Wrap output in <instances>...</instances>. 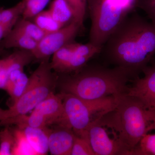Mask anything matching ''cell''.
I'll use <instances>...</instances> for the list:
<instances>
[{
  "instance_id": "obj_4",
  "label": "cell",
  "mask_w": 155,
  "mask_h": 155,
  "mask_svg": "<svg viewBox=\"0 0 155 155\" xmlns=\"http://www.w3.org/2000/svg\"><path fill=\"white\" fill-rule=\"evenodd\" d=\"M140 0H87L91 27L89 42L102 46L127 17L139 8Z\"/></svg>"
},
{
  "instance_id": "obj_24",
  "label": "cell",
  "mask_w": 155,
  "mask_h": 155,
  "mask_svg": "<svg viewBox=\"0 0 155 155\" xmlns=\"http://www.w3.org/2000/svg\"><path fill=\"white\" fill-rule=\"evenodd\" d=\"M71 155H95L88 140L75 135Z\"/></svg>"
},
{
  "instance_id": "obj_13",
  "label": "cell",
  "mask_w": 155,
  "mask_h": 155,
  "mask_svg": "<svg viewBox=\"0 0 155 155\" xmlns=\"http://www.w3.org/2000/svg\"><path fill=\"white\" fill-rule=\"evenodd\" d=\"M22 130L28 143L36 155H46L49 152L48 130L47 128L25 127L19 128Z\"/></svg>"
},
{
  "instance_id": "obj_19",
  "label": "cell",
  "mask_w": 155,
  "mask_h": 155,
  "mask_svg": "<svg viewBox=\"0 0 155 155\" xmlns=\"http://www.w3.org/2000/svg\"><path fill=\"white\" fill-rule=\"evenodd\" d=\"M15 143L14 132L6 127L0 131V155H12Z\"/></svg>"
},
{
  "instance_id": "obj_9",
  "label": "cell",
  "mask_w": 155,
  "mask_h": 155,
  "mask_svg": "<svg viewBox=\"0 0 155 155\" xmlns=\"http://www.w3.org/2000/svg\"><path fill=\"white\" fill-rule=\"evenodd\" d=\"M81 137L88 140L95 155H126L118 135L102 118L90 125Z\"/></svg>"
},
{
  "instance_id": "obj_3",
  "label": "cell",
  "mask_w": 155,
  "mask_h": 155,
  "mask_svg": "<svg viewBox=\"0 0 155 155\" xmlns=\"http://www.w3.org/2000/svg\"><path fill=\"white\" fill-rule=\"evenodd\" d=\"M102 119L118 135L126 155H133L143 136L154 130L155 109L126 93L119 97L115 109Z\"/></svg>"
},
{
  "instance_id": "obj_31",
  "label": "cell",
  "mask_w": 155,
  "mask_h": 155,
  "mask_svg": "<svg viewBox=\"0 0 155 155\" xmlns=\"http://www.w3.org/2000/svg\"><path fill=\"white\" fill-rule=\"evenodd\" d=\"M154 130H155V122L154 127Z\"/></svg>"
},
{
  "instance_id": "obj_22",
  "label": "cell",
  "mask_w": 155,
  "mask_h": 155,
  "mask_svg": "<svg viewBox=\"0 0 155 155\" xmlns=\"http://www.w3.org/2000/svg\"><path fill=\"white\" fill-rule=\"evenodd\" d=\"M133 155H155V134L143 136Z\"/></svg>"
},
{
  "instance_id": "obj_17",
  "label": "cell",
  "mask_w": 155,
  "mask_h": 155,
  "mask_svg": "<svg viewBox=\"0 0 155 155\" xmlns=\"http://www.w3.org/2000/svg\"><path fill=\"white\" fill-rule=\"evenodd\" d=\"M13 28L25 34L38 42L46 35L34 22L22 17H19Z\"/></svg>"
},
{
  "instance_id": "obj_30",
  "label": "cell",
  "mask_w": 155,
  "mask_h": 155,
  "mask_svg": "<svg viewBox=\"0 0 155 155\" xmlns=\"http://www.w3.org/2000/svg\"><path fill=\"white\" fill-rule=\"evenodd\" d=\"M5 50L3 49L0 50V55L5 54Z\"/></svg>"
},
{
  "instance_id": "obj_28",
  "label": "cell",
  "mask_w": 155,
  "mask_h": 155,
  "mask_svg": "<svg viewBox=\"0 0 155 155\" xmlns=\"http://www.w3.org/2000/svg\"><path fill=\"white\" fill-rule=\"evenodd\" d=\"M3 10V8L0 7V24L2 23V11Z\"/></svg>"
},
{
  "instance_id": "obj_25",
  "label": "cell",
  "mask_w": 155,
  "mask_h": 155,
  "mask_svg": "<svg viewBox=\"0 0 155 155\" xmlns=\"http://www.w3.org/2000/svg\"><path fill=\"white\" fill-rule=\"evenodd\" d=\"M139 8L144 11L150 20L155 24V0H141Z\"/></svg>"
},
{
  "instance_id": "obj_20",
  "label": "cell",
  "mask_w": 155,
  "mask_h": 155,
  "mask_svg": "<svg viewBox=\"0 0 155 155\" xmlns=\"http://www.w3.org/2000/svg\"><path fill=\"white\" fill-rule=\"evenodd\" d=\"M71 7L74 14V21L80 26L81 31L84 29V19L87 9V0H66Z\"/></svg>"
},
{
  "instance_id": "obj_27",
  "label": "cell",
  "mask_w": 155,
  "mask_h": 155,
  "mask_svg": "<svg viewBox=\"0 0 155 155\" xmlns=\"http://www.w3.org/2000/svg\"><path fill=\"white\" fill-rule=\"evenodd\" d=\"M8 115V110H3L0 107V122L7 119Z\"/></svg>"
},
{
  "instance_id": "obj_12",
  "label": "cell",
  "mask_w": 155,
  "mask_h": 155,
  "mask_svg": "<svg viewBox=\"0 0 155 155\" xmlns=\"http://www.w3.org/2000/svg\"><path fill=\"white\" fill-rule=\"evenodd\" d=\"M58 126L54 130H48L49 152L53 155H70L75 134L71 128Z\"/></svg>"
},
{
  "instance_id": "obj_29",
  "label": "cell",
  "mask_w": 155,
  "mask_h": 155,
  "mask_svg": "<svg viewBox=\"0 0 155 155\" xmlns=\"http://www.w3.org/2000/svg\"><path fill=\"white\" fill-rule=\"evenodd\" d=\"M4 62V59H0V69L1 67L2 66L3 63Z\"/></svg>"
},
{
  "instance_id": "obj_11",
  "label": "cell",
  "mask_w": 155,
  "mask_h": 155,
  "mask_svg": "<svg viewBox=\"0 0 155 155\" xmlns=\"http://www.w3.org/2000/svg\"><path fill=\"white\" fill-rule=\"evenodd\" d=\"M144 76L137 77L126 94L138 98L155 109V63L143 69Z\"/></svg>"
},
{
  "instance_id": "obj_10",
  "label": "cell",
  "mask_w": 155,
  "mask_h": 155,
  "mask_svg": "<svg viewBox=\"0 0 155 155\" xmlns=\"http://www.w3.org/2000/svg\"><path fill=\"white\" fill-rule=\"evenodd\" d=\"M82 31L77 22L73 21L58 30L47 34L38 42L36 48L31 52L34 58L42 60L50 58L61 48L74 41L79 32Z\"/></svg>"
},
{
  "instance_id": "obj_6",
  "label": "cell",
  "mask_w": 155,
  "mask_h": 155,
  "mask_svg": "<svg viewBox=\"0 0 155 155\" xmlns=\"http://www.w3.org/2000/svg\"><path fill=\"white\" fill-rule=\"evenodd\" d=\"M49 59L42 60L29 77L26 88L8 109V117L5 120L26 115L54 92L58 78L52 72Z\"/></svg>"
},
{
  "instance_id": "obj_15",
  "label": "cell",
  "mask_w": 155,
  "mask_h": 155,
  "mask_svg": "<svg viewBox=\"0 0 155 155\" xmlns=\"http://www.w3.org/2000/svg\"><path fill=\"white\" fill-rule=\"evenodd\" d=\"M48 10L54 19L63 26L74 21V12L66 0H53Z\"/></svg>"
},
{
  "instance_id": "obj_23",
  "label": "cell",
  "mask_w": 155,
  "mask_h": 155,
  "mask_svg": "<svg viewBox=\"0 0 155 155\" xmlns=\"http://www.w3.org/2000/svg\"><path fill=\"white\" fill-rule=\"evenodd\" d=\"M25 6V1L22 0L11 8L3 9L2 11V23H8L17 21L20 15H22Z\"/></svg>"
},
{
  "instance_id": "obj_14",
  "label": "cell",
  "mask_w": 155,
  "mask_h": 155,
  "mask_svg": "<svg viewBox=\"0 0 155 155\" xmlns=\"http://www.w3.org/2000/svg\"><path fill=\"white\" fill-rule=\"evenodd\" d=\"M38 42L25 34L13 28L9 34L1 41L2 48H18L32 52L36 48Z\"/></svg>"
},
{
  "instance_id": "obj_7",
  "label": "cell",
  "mask_w": 155,
  "mask_h": 155,
  "mask_svg": "<svg viewBox=\"0 0 155 155\" xmlns=\"http://www.w3.org/2000/svg\"><path fill=\"white\" fill-rule=\"evenodd\" d=\"M103 47L89 42L86 44L71 42L53 55L51 67L61 74L77 72L85 67L94 56L101 52Z\"/></svg>"
},
{
  "instance_id": "obj_1",
  "label": "cell",
  "mask_w": 155,
  "mask_h": 155,
  "mask_svg": "<svg viewBox=\"0 0 155 155\" xmlns=\"http://www.w3.org/2000/svg\"><path fill=\"white\" fill-rule=\"evenodd\" d=\"M102 51L117 66L137 75L155 54V23L134 12L111 35Z\"/></svg>"
},
{
  "instance_id": "obj_21",
  "label": "cell",
  "mask_w": 155,
  "mask_h": 155,
  "mask_svg": "<svg viewBox=\"0 0 155 155\" xmlns=\"http://www.w3.org/2000/svg\"><path fill=\"white\" fill-rule=\"evenodd\" d=\"M25 8L22 14V18L29 19L44 11L50 0H24Z\"/></svg>"
},
{
  "instance_id": "obj_18",
  "label": "cell",
  "mask_w": 155,
  "mask_h": 155,
  "mask_svg": "<svg viewBox=\"0 0 155 155\" xmlns=\"http://www.w3.org/2000/svg\"><path fill=\"white\" fill-rule=\"evenodd\" d=\"M28 78L23 72L15 81L6 87L5 90L10 95L14 103L22 95L28 84Z\"/></svg>"
},
{
  "instance_id": "obj_2",
  "label": "cell",
  "mask_w": 155,
  "mask_h": 155,
  "mask_svg": "<svg viewBox=\"0 0 155 155\" xmlns=\"http://www.w3.org/2000/svg\"><path fill=\"white\" fill-rule=\"evenodd\" d=\"M63 74L62 92L88 100L125 94L127 82L137 77L130 69L118 66L107 69L86 66L77 72Z\"/></svg>"
},
{
  "instance_id": "obj_8",
  "label": "cell",
  "mask_w": 155,
  "mask_h": 155,
  "mask_svg": "<svg viewBox=\"0 0 155 155\" xmlns=\"http://www.w3.org/2000/svg\"><path fill=\"white\" fill-rule=\"evenodd\" d=\"M63 103L61 94L54 92L35 107L30 115L17 116L7 119L0 125H17L19 128L25 127L45 128L58 124L63 114Z\"/></svg>"
},
{
  "instance_id": "obj_26",
  "label": "cell",
  "mask_w": 155,
  "mask_h": 155,
  "mask_svg": "<svg viewBox=\"0 0 155 155\" xmlns=\"http://www.w3.org/2000/svg\"><path fill=\"white\" fill-rule=\"evenodd\" d=\"M17 21L0 24V41L5 38L11 32Z\"/></svg>"
},
{
  "instance_id": "obj_16",
  "label": "cell",
  "mask_w": 155,
  "mask_h": 155,
  "mask_svg": "<svg viewBox=\"0 0 155 155\" xmlns=\"http://www.w3.org/2000/svg\"><path fill=\"white\" fill-rule=\"evenodd\" d=\"M33 18L34 22L46 34L64 27L54 19L48 10L42 11Z\"/></svg>"
},
{
  "instance_id": "obj_5",
  "label": "cell",
  "mask_w": 155,
  "mask_h": 155,
  "mask_svg": "<svg viewBox=\"0 0 155 155\" xmlns=\"http://www.w3.org/2000/svg\"><path fill=\"white\" fill-rule=\"evenodd\" d=\"M63 114L60 126L71 128L81 137L92 123L100 120L116 107L119 96H108L95 100H84L61 92Z\"/></svg>"
}]
</instances>
